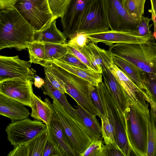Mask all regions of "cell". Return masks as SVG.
<instances>
[{
    "label": "cell",
    "mask_w": 156,
    "mask_h": 156,
    "mask_svg": "<svg viewBox=\"0 0 156 156\" xmlns=\"http://www.w3.org/2000/svg\"><path fill=\"white\" fill-rule=\"evenodd\" d=\"M34 30L15 9L0 12V50L13 48L18 51L33 42Z\"/></svg>",
    "instance_id": "6da1fadb"
},
{
    "label": "cell",
    "mask_w": 156,
    "mask_h": 156,
    "mask_svg": "<svg viewBox=\"0 0 156 156\" xmlns=\"http://www.w3.org/2000/svg\"><path fill=\"white\" fill-rule=\"evenodd\" d=\"M154 37L145 42L115 44L109 47L113 55L122 58L149 75L156 76V43Z\"/></svg>",
    "instance_id": "7a4b0ae2"
},
{
    "label": "cell",
    "mask_w": 156,
    "mask_h": 156,
    "mask_svg": "<svg viewBox=\"0 0 156 156\" xmlns=\"http://www.w3.org/2000/svg\"><path fill=\"white\" fill-rule=\"evenodd\" d=\"M96 87L105 113L114 128L116 143L124 156H129L133 151L127 138L124 112L105 83L101 82Z\"/></svg>",
    "instance_id": "3957f363"
},
{
    "label": "cell",
    "mask_w": 156,
    "mask_h": 156,
    "mask_svg": "<svg viewBox=\"0 0 156 156\" xmlns=\"http://www.w3.org/2000/svg\"><path fill=\"white\" fill-rule=\"evenodd\" d=\"M149 114L129 100L127 108L124 112L127 135L132 151L137 156L146 155Z\"/></svg>",
    "instance_id": "277c9868"
},
{
    "label": "cell",
    "mask_w": 156,
    "mask_h": 156,
    "mask_svg": "<svg viewBox=\"0 0 156 156\" xmlns=\"http://www.w3.org/2000/svg\"><path fill=\"white\" fill-rule=\"evenodd\" d=\"M63 84L69 94L82 107L100 117V114L91 99L87 81L67 71L53 62L47 68Z\"/></svg>",
    "instance_id": "5b68a950"
},
{
    "label": "cell",
    "mask_w": 156,
    "mask_h": 156,
    "mask_svg": "<svg viewBox=\"0 0 156 156\" xmlns=\"http://www.w3.org/2000/svg\"><path fill=\"white\" fill-rule=\"evenodd\" d=\"M52 104L54 115L61 125L76 156H80L91 144L92 139L81 123L59 102L53 100Z\"/></svg>",
    "instance_id": "8992f818"
},
{
    "label": "cell",
    "mask_w": 156,
    "mask_h": 156,
    "mask_svg": "<svg viewBox=\"0 0 156 156\" xmlns=\"http://www.w3.org/2000/svg\"><path fill=\"white\" fill-rule=\"evenodd\" d=\"M13 7L34 31L45 29L58 18L52 13L48 0H17Z\"/></svg>",
    "instance_id": "52a82bcc"
},
{
    "label": "cell",
    "mask_w": 156,
    "mask_h": 156,
    "mask_svg": "<svg viewBox=\"0 0 156 156\" xmlns=\"http://www.w3.org/2000/svg\"><path fill=\"white\" fill-rule=\"evenodd\" d=\"M47 129V125L41 121L27 118L12 122L5 131L7 140L14 147L26 143Z\"/></svg>",
    "instance_id": "ba28073f"
},
{
    "label": "cell",
    "mask_w": 156,
    "mask_h": 156,
    "mask_svg": "<svg viewBox=\"0 0 156 156\" xmlns=\"http://www.w3.org/2000/svg\"><path fill=\"white\" fill-rule=\"evenodd\" d=\"M111 30L135 32L140 21L134 19L124 8L123 0H103Z\"/></svg>",
    "instance_id": "9c48e42d"
},
{
    "label": "cell",
    "mask_w": 156,
    "mask_h": 156,
    "mask_svg": "<svg viewBox=\"0 0 156 156\" xmlns=\"http://www.w3.org/2000/svg\"><path fill=\"white\" fill-rule=\"evenodd\" d=\"M109 28L103 1L98 0L89 8L82 17L77 33H99L108 31Z\"/></svg>",
    "instance_id": "30bf717a"
},
{
    "label": "cell",
    "mask_w": 156,
    "mask_h": 156,
    "mask_svg": "<svg viewBox=\"0 0 156 156\" xmlns=\"http://www.w3.org/2000/svg\"><path fill=\"white\" fill-rule=\"evenodd\" d=\"M98 0H71L61 18L63 33L72 38L77 33L81 20L89 8Z\"/></svg>",
    "instance_id": "8fae6325"
},
{
    "label": "cell",
    "mask_w": 156,
    "mask_h": 156,
    "mask_svg": "<svg viewBox=\"0 0 156 156\" xmlns=\"http://www.w3.org/2000/svg\"><path fill=\"white\" fill-rule=\"evenodd\" d=\"M31 63L20 59L17 55L0 56V82L9 79L20 78L32 80L34 72L31 68Z\"/></svg>",
    "instance_id": "7c38bea8"
},
{
    "label": "cell",
    "mask_w": 156,
    "mask_h": 156,
    "mask_svg": "<svg viewBox=\"0 0 156 156\" xmlns=\"http://www.w3.org/2000/svg\"><path fill=\"white\" fill-rule=\"evenodd\" d=\"M108 69L123 87L129 99L138 107L149 113L150 100L145 90L141 88L120 68L113 64Z\"/></svg>",
    "instance_id": "4fadbf2b"
},
{
    "label": "cell",
    "mask_w": 156,
    "mask_h": 156,
    "mask_svg": "<svg viewBox=\"0 0 156 156\" xmlns=\"http://www.w3.org/2000/svg\"><path fill=\"white\" fill-rule=\"evenodd\" d=\"M33 82L29 79L16 78L0 82V94L31 106Z\"/></svg>",
    "instance_id": "5bb4252c"
},
{
    "label": "cell",
    "mask_w": 156,
    "mask_h": 156,
    "mask_svg": "<svg viewBox=\"0 0 156 156\" xmlns=\"http://www.w3.org/2000/svg\"><path fill=\"white\" fill-rule=\"evenodd\" d=\"M90 42H101L109 47L119 43H137L147 41L153 38L152 34L140 36L135 32H126L109 30L103 32L87 34Z\"/></svg>",
    "instance_id": "9a60e30c"
},
{
    "label": "cell",
    "mask_w": 156,
    "mask_h": 156,
    "mask_svg": "<svg viewBox=\"0 0 156 156\" xmlns=\"http://www.w3.org/2000/svg\"><path fill=\"white\" fill-rule=\"evenodd\" d=\"M47 126L48 139L61 156H76L61 125L53 115L50 124Z\"/></svg>",
    "instance_id": "2e32d148"
},
{
    "label": "cell",
    "mask_w": 156,
    "mask_h": 156,
    "mask_svg": "<svg viewBox=\"0 0 156 156\" xmlns=\"http://www.w3.org/2000/svg\"><path fill=\"white\" fill-rule=\"evenodd\" d=\"M79 50L88 58L101 73L102 69H108L114 64L113 55L109 50L100 48L94 43L90 42Z\"/></svg>",
    "instance_id": "e0dca14e"
},
{
    "label": "cell",
    "mask_w": 156,
    "mask_h": 156,
    "mask_svg": "<svg viewBox=\"0 0 156 156\" xmlns=\"http://www.w3.org/2000/svg\"><path fill=\"white\" fill-rule=\"evenodd\" d=\"M22 103L0 94V115L10 119L12 122L28 118V110Z\"/></svg>",
    "instance_id": "ac0fdd59"
},
{
    "label": "cell",
    "mask_w": 156,
    "mask_h": 156,
    "mask_svg": "<svg viewBox=\"0 0 156 156\" xmlns=\"http://www.w3.org/2000/svg\"><path fill=\"white\" fill-rule=\"evenodd\" d=\"M75 107V118L81 123L92 140H102L101 126L96 116L89 112L79 104Z\"/></svg>",
    "instance_id": "d6986e66"
},
{
    "label": "cell",
    "mask_w": 156,
    "mask_h": 156,
    "mask_svg": "<svg viewBox=\"0 0 156 156\" xmlns=\"http://www.w3.org/2000/svg\"><path fill=\"white\" fill-rule=\"evenodd\" d=\"M102 69V74L104 83L108 87L122 111L125 112L127 108L129 100L126 92L108 68Z\"/></svg>",
    "instance_id": "ffe728a7"
},
{
    "label": "cell",
    "mask_w": 156,
    "mask_h": 156,
    "mask_svg": "<svg viewBox=\"0 0 156 156\" xmlns=\"http://www.w3.org/2000/svg\"><path fill=\"white\" fill-rule=\"evenodd\" d=\"M31 116L35 119L42 121L48 126L52 119L53 111L52 104L47 98L44 101L33 94L31 100Z\"/></svg>",
    "instance_id": "44dd1931"
},
{
    "label": "cell",
    "mask_w": 156,
    "mask_h": 156,
    "mask_svg": "<svg viewBox=\"0 0 156 156\" xmlns=\"http://www.w3.org/2000/svg\"><path fill=\"white\" fill-rule=\"evenodd\" d=\"M48 140L47 129L26 143L17 146V152L20 156H42Z\"/></svg>",
    "instance_id": "7402d4cb"
},
{
    "label": "cell",
    "mask_w": 156,
    "mask_h": 156,
    "mask_svg": "<svg viewBox=\"0 0 156 156\" xmlns=\"http://www.w3.org/2000/svg\"><path fill=\"white\" fill-rule=\"evenodd\" d=\"M55 23L56 20H54L45 29L34 31L33 41L54 44L65 43L66 37L57 29Z\"/></svg>",
    "instance_id": "603a6c76"
},
{
    "label": "cell",
    "mask_w": 156,
    "mask_h": 156,
    "mask_svg": "<svg viewBox=\"0 0 156 156\" xmlns=\"http://www.w3.org/2000/svg\"><path fill=\"white\" fill-rule=\"evenodd\" d=\"M113 63L120 68L141 88L144 90L146 73L122 58L113 55Z\"/></svg>",
    "instance_id": "cb8c5ba5"
},
{
    "label": "cell",
    "mask_w": 156,
    "mask_h": 156,
    "mask_svg": "<svg viewBox=\"0 0 156 156\" xmlns=\"http://www.w3.org/2000/svg\"><path fill=\"white\" fill-rule=\"evenodd\" d=\"M53 62L67 71L88 81L92 85L96 87L102 81L101 73L95 72L90 69H86L55 60Z\"/></svg>",
    "instance_id": "d4e9b609"
},
{
    "label": "cell",
    "mask_w": 156,
    "mask_h": 156,
    "mask_svg": "<svg viewBox=\"0 0 156 156\" xmlns=\"http://www.w3.org/2000/svg\"><path fill=\"white\" fill-rule=\"evenodd\" d=\"M150 109L147 121V146L146 156H155L156 153V105L149 103Z\"/></svg>",
    "instance_id": "484cf974"
},
{
    "label": "cell",
    "mask_w": 156,
    "mask_h": 156,
    "mask_svg": "<svg viewBox=\"0 0 156 156\" xmlns=\"http://www.w3.org/2000/svg\"><path fill=\"white\" fill-rule=\"evenodd\" d=\"M44 80L45 83L43 86L44 93L53 100L59 102L70 114L75 118L76 109L69 103L65 94L53 86L46 76Z\"/></svg>",
    "instance_id": "4316f807"
},
{
    "label": "cell",
    "mask_w": 156,
    "mask_h": 156,
    "mask_svg": "<svg viewBox=\"0 0 156 156\" xmlns=\"http://www.w3.org/2000/svg\"><path fill=\"white\" fill-rule=\"evenodd\" d=\"M30 60L32 63L39 64L44 67H48L51 63L45 54L43 43L33 41L27 44Z\"/></svg>",
    "instance_id": "83f0119b"
},
{
    "label": "cell",
    "mask_w": 156,
    "mask_h": 156,
    "mask_svg": "<svg viewBox=\"0 0 156 156\" xmlns=\"http://www.w3.org/2000/svg\"><path fill=\"white\" fill-rule=\"evenodd\" d=\"M43 43L46 55L51 63L58 60L68 52L66 43Z\"/></svg>",
    "instance_id": "f1b7e54d"
},
{
    "label": "cell",
    "mask_w": 156,
    "mask_h": 156,
    "mask_svg": "<svg viewBox=\"0 0 156 156\" xmlns=\"http://www.w3.org/2000/svg\"><path fill=\"white\" fill-rule=\"evenodd\" d=\"M146 0H123V5L128 14L133 18L140 21L144 13Z\"/></svg>",
    "instance_id": "f546056e"
},
{
    "label": "cell",
    "mask_w": 156,
    "mask_h": 156,
    "mask_svg": "<svg viewBox=\"0 0 156 156\" xmlns=\"http://www.w3.org/2000/svg\"><path fill=\"white\" fill-rule=\"evenodd\" d=\"M99 117L101 120L102 136L104 143L106 145L115 143V129L105 113Z\"/></svg>",
    "instance_id": "4dcf8cb0"
},
{
    "label": "cell",
    "mask_w": 156,
    "mask_h": 156,
    "mask_svg": "<svg viewBox=\"0 0 156 156\" xmlns=\"http://www.w3.org/2000/svg\"><path fill=\"white\" fill-rule=\"evenodd\" d=\"M105 145L102 140H92L91 144L80 156H105Z\"/></svg>",
    "instance_id": "1f68e13d"
},
{
    "label": "cell",
    "mask_w": 156,
    "mask_h": 156,
    "mask_svg": "<svg viewBox=\"0 0 156 156\" xmlns=\"http://www.w3.org/2000/svg\"><path fill=\"white\" fill-rule=\"evenodd\" d=\"M53 14L58 18L64 15L71 0H48Z\"/></svg>",
    "instance_id": "d6a6232c"
},
{
    "label": "cell",
    "mask_w": 156,
    "mask_h": 156,
    "mask_svg": "<svg viewBox=\"0 0 156 156\" xmlns=\"http://www.w3.org/2000/svg\"><path fill=\"white\" fill-rule=\"evenodd\" d=\"M144 90L150 100L156 105V76L146 74Z\"/></svg>",
    "instance_id": "836d02e7"
},
{
    "label": "cell",
    "mask_w": 156,
    "mask_h": 156,
    "mask_svg": "<svg viewBox=\"0 0 156 156\" xmlns=\"http://www.w3.org/2000/svg\"><path fill=\"white\" fill-rule=\"evenodd\" d=\"M68 52L73 54L81 62L85 64L90 70L96 73H101L100 71L95 67L90 60L79 50L66 43ZM102 74V73H101Z\"/></svg>",
    "instance_id": "e575fe53"
},
{
    "label": "cell",
    "mask_w": 156,
    "mask_h": 156,
    "mask_svg": "<svg viewBox=\"0 0 156 156\" xmlns=\"http://www.w3.org/2000/svg\"><path fill=\"white\" fill-rule=\"evenodd\" d=\"M90 42L87 34L83 33H78L67 43L75 48L80 50Z\"/></svg>",
    "instance_id": "d590c367"
},
{
    "label": "cell",
    "mask_w": 156,
    "mask_h": 156,
    "mask_svg": "<svg viewBox=\"0 0 156 156\" xmlns=\"http://www.w3.org/2000/svg\"><path fill=\"white\" fill-rule=\"evenodd\" d=\"M151 19L142 16L137 28L136 32L139 35L145 36L153 34L150 29L152 24H149Z\"/></svg>",
    "instance_id": "8d00e7d4"
},
{
    "label": "cell",
    "mask_w": 156,
    "mask_h": 156,
    "mask_svg": "<svg viewBox=\"0 0 156 156\" xmlns=\"http://www.w3.org/2000/svg\"><path fill=\"white\" fill-rule=\"evenodd\" d=\"M56 60L75 66L81 68L90 69L87 66L81 62L77 57L68 52L64 56Z\"/></svg>",
    "instance_id": "74e56055"
},
{
    "label": "cell",
    "mask_w": 156,
    "mask_h": 156,
    "mask_svg": "<svg viewBox=\"0 0 156 156\" xmlns=\"http://www.w3.org/2000/svg\"><path fill=\"white\" fill-rule=\"evenodd\" d=\"M89 89L90 94L92 100L99 111L100 115H105V113L102 103L96 87L90 84Z\"/></svg>",
    "instance_id": "f35d334b"
},
{
    "label": "cell",
    "mask_w": 156,
    "mask_h": 156,
    "mask_svg": "<svg viewBox=\"0 0 156 156\" xmlns=\"http://www.w3.org/2000/svg\"><path fill=\"white\" fill-rule=\"evenodd\" d=\"M44 70L45 76L47 77L52 85L62 93L67 94L66 90L63 83L58 79L47 67H44Z\"/></svg>",
    "instance_id": "ab89813d"
},
{
    "label": "cell",
    "mask_w": 156,
    "mask_h": 156,
    "mask_svg": "<svg viewBox=\"0 0 156 156\" xmlns=\"http://www.w3.org/2000/svg\"><path fill=\"white\" fill-rule=\"evenodd\" d=\"M105 156H124L116 142L105 145Z\"/></svg>",
    "instance_id": "60d3db41"
},
{
    "label": "cell",
    "mask_w": 156,
    "mask_h": 156,
    "mask_svg": "<svg viewBox=\"0 0 156 156\" xmlns=\"http://www.w3.org/2000/svg\"><path fill=\"white\" fill-rule=\"evenodd\" d=\"M42 156H61V155L55 146L48 139Z\"/></svg>",
    "instance_id": "b9f144b4"
},
{
    "label": "cell",
    "mask_w": 156,
    "mask_h": 156,
    "mask_svg": "<svg viewBox=\"0 0 156 156\" xmlns=\"http://www.w3.org/2000/svg\"><path fill=\"white\" fill-rule=\"evenodd\" d=\"M151 5V9L148 11L151 15V20L153 21L154 25V31L153 36L156 40V0H150Z\"/></svg>",
    "instance_id": "7bdbcfd3"
},
{
    "label": "cell",
    "mask_w": 156,
    "mask_h": 156,
    "mask_svg": "<svg viewBox=\"0 0 156 156\" xmlns=\"http://www.w3.org/2000/svg\"><path fill=\"white\" fill-rule=\"evenodd\" d=\"M17 0H0V10L15 9L14 5Z\"/></svg>",
    "instance_id": "ee69618b"
},
{
    "label": "cell",
    "mask_w": 156,
    "mask_h": 156,
    "mask_svg": "<svg viewBox=\"0 0 156 156\" xmlns=\"http://www.w3.org/2000/svg\"><path fill=\"white\" fill-rule=\"evenodd\" d=\"M34 79L35 86L38 88L41 87L45 83V80L37 76L35 77Z\"/></svg>",
    "instance_id": "f6af8a7d"
},
{
    "label": "cell",
    "mask_w": 156,
    "mask_h": 156,
    "mask_svg": "<svg viewBox=\"0 0 156 156\" xmlns=\"http://www.w3.org/2000/svg\"><path fill=\"white\" fill-rule=\"evenodd\" d=\"M155 156H156V154H155Z\"/></svg>",
    "instance_id": "bcb514c9"
}]
</instances>
